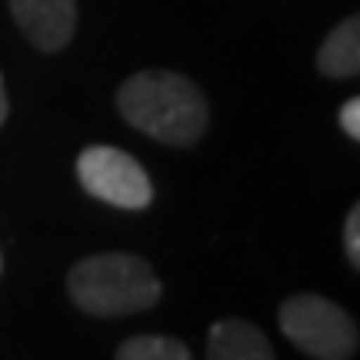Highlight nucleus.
I'll return each mask as SVG.
<instances>
[{
	"mask_svg": "<svg viewBox=\"0 0 360 360\" xmlns=\"http://www.w3.org/2000/svg\"><path fill=\"white\" fill-rule=\"evenodd\" d=\"M117 110L130 127L170 147H193L210 110L200 87L174 70H141L117 90Z\"/></svg>",
	"mask_w": 360,
	"mask_h": 360,
	"instance_id": "nucleus-1",
	"label": "nucleus"
},
{
	"mask_svg": "<svg viewBox=\"0 0 360 360\" xmlns=\"http://www.w3.org/2000/svg\"><path fill=\"white\" fill-rule=\"evenodd\" d=\"M70 300L90 317H124L154 307L164 287L154 267L134 254H94L67 277Z\"/></svg>",
	"mask_w": 360,
	"mask_h": 360,
	"instance_id": "nucleus-2",
	"label": "nucleus"
},
{
	"mask_svg": "<svg viewBox=\"0 0 360 360\" xmlns=\"http://www.w3.org/2000/svg\"><path fill=\"white\" fill-rule=\"evenodd\" d=\"M281 330L314 360H350L357 354V321L321 294L283 300Z\"/></svg>",
	"mask_w": 360,
	"mask_h": 360,
	"instance_id": "nucleus-3",
	"label": "nucleus"
},
{
	"mask_svg": "<svg viewBox=\"0 0 360 360\" xmlns=\"http://www.w3.org/2000/svg\"><path fill=\"white\" fill-rule=\"evenodd\" d=\"M77 180L90 197L110 207L143 210L154 200V184L147 177V170L117 147H103V143L87 147L77 157Z\"/></svg>",
	"mask_w": 360,
	"mask_h": 360,
	"instance_id": "nucleus-4",
	"label": "nucleus"
},
{
	"mask_svg": "<svg viewBox=\"0 0 360 360\" xmlns=\"http://www.w3.org/2000/svg\"><path fill=\"white\" fill-rule=\"evenodd\" d=\"M20 34L37 51H64L77 30V0H7Z\"/></svg>",
	"mask_w": 360,
	"mask_h": 360,
	"instance_id": "nucleus-5",
	"label": "nucleus"
},
{
	"mask_svg": "<svg viewBox=\"0 0 360 360\" xmlns=\"http://www.w3.org/2000/svg\"><path fill=\"white\" fill-rule=\"evenodd\" d=\"M207 360H274V347L254 323L220 321L207 337Z\"/></svg>",
	"mask_w": 360,
	"mask_h": 360,
	"instance_id": "nucleus-6",
	"label": "nucleus"
},
{
	"mask_svg": "<svg viewBox=\"0 0 360 360\" xmlns=\"http://www.w3.org/2000/svg\"><path fill=\"white\" fill-rule=\"evenodd\" d=\"M317 70L323 77L347 80L360 74V20L347 17L327 34L317 51Z\"/></svg>",
	"mask_w": 360,
	"mask_h": 360,
	"instance_id": "nucleus-7",
	"label": "nucleus"
},
{
	"mask_svg": "<svg viewBox=\"0 0 360 360\" xmlns=\"http://www.w3.org/2000/svg\"><path fill=\"white\" fill-rule=\"evenodd\" d=\"M117 360H193V357L187 344H180L174 337L147 334V337H130L127 344H120Z\"/></svg>",
	"mask_w": 360,
	"mask_h": 360,
	"instance_id": "nucleus-8",
	"label": "nucleus"
},
{
	"mask_svg": "<svg viewBox=\"0 0 360 360\" xmlns=\"http://www.w3.org/2000/svg\"><path fill=\"white\" fill-rule=\"evenodd\" d=\"M344 250H347L350 267H360V207H350L347 224H344Z\"/></svg>",
	"mask_w": 360,
	"mask_h": 360,
	"instance_id": "nucleus-9",
	"label": "nucleus"
},
{
	"mask_svg": "<svg viewBox=\"0 0 360 360\" xmlns=\"http://www.w3.org/2000/svg\"><path fill=\"white\" fill-rule=\"evenodd\" d=\"M340 130L347 134L350 141H360V101L350 97L344 107H340Z\"/></svg>",
	"mask_w": 360,
	"mask_h": 360,
	"instance_id": "nucleus-10",
	"label": "nucleus"
},
{
	"mask_svg": "<svg viewBox=\"0 0 360 360\" xmlns=\"http://www.w3.org/2000/svg\"><path fill=\"white\" fill-rule=\"evenodd\" d=\"M7 120V90H4V77H0V127Z\"/></svg>",
	"mask_w": 360,
	"mask_h": 360,
	"instance_id": "nucleus-11",
	"label": "nucleus"
},
{
	"mask_svg": "<svg viewBox=\"0 0 360 360\" xmlns=\"http://www.w3.org/2000/svg\"><path fill=\"white\" fill-rule=\"evenodd\" d=\"M0 270H4V257H0Z\"/></svg>",
	"mask_w": 360,
	"mask_h": 360,
	"instance_id": "nucleus-12",
	"label": "nucleus"
}]
</instances>
